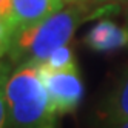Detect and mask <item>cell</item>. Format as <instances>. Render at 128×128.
Here are the masks:
<instances>
[{
	"label": "cell",
	"instance_id": "13",
	"mask_svg": "<svg viewBox=\"0 0 128 128\" xmlns=\"http://www.w3.org/2000/svg\"><path fill=\"white\" fill-rule=\"evenodd\" d=\"M96 2H126V0H96Z\"/></svg>",
	"mask_w": 128,
	"mask_h": 128
},
{
	"label": "cell",
	"instance_id": "2",
	"mask_svg": "<svg viewBox=\"0 0 128 128\" xmlns=\"http://www.w3.org/2000/svg\"><path fill=\"white\" fill-rule=\"evenodd\" d=\"M90 19L86 8L76 3L68 10H60L31 26L17 31L10 46V59L16 65L26 62L42 63L50 54L62 45H66L76 28Z\"/></svg>",
	"mask_w": 128,
	"mask_h": 128
},
{
	"label": "cell",
	"instance_id": "1",
	"mask_svg": "<svg viewBox=\"0 0 128 128\" xmlns=\"http://www.w3.org/2000/svg\"><path fill=\"white\" fill-rule=\"evenodd\" d=\"M5 96L10 128H57L59 114L42 82L39 63L26 62L11 70Z\"/></svg>",
	"mask_w": 128,
	"mask_h": 128
},
{
	"label": "cell",
	"instance_id": "4",
	"mask_svg": "<svg viewBox=\"0 0 128 128\" xmlns=\"http://www.w3.org/2000/svg\"><path fill=\"white\" fill-rule=\"evenodd\" d=\"M62 6L63 0H12L11 14L3 22L14 37L17 31L59 12Z\"/></svg>",
	"mask_w": 128,
	"mask_h": 128
},
{
	"label": "cell",
	"instance_id": "3",
	"mask_svg": "<svg viewBox=\"0 0 128 128\" xmlns=\"http://www.w3.org/2000/svg\"><path fill=\"white\" fill-rule=\"evenodd\" d=\"M39 71L54 111L59 116L74 113L85 94V86L79 74V68L51 70L39 63Z\"/></svg>",
	"mask_w": 128,
	"mask_h": 128
},
{
	"label": "cell",
	"instance_id": "10",
	"mask_svg": "<svg viewBox=\"0 0 128 128\" xmlns=\"http://www.w3.org/2000/svg\"><path fill=\"white\" fill-rule=\"evenodd\" d=\"M8 50H10V48H8V45H6L2 39H0V57H2L3 54H6V52H8Z\"/></svg>",
	"mask_w": 128,
	"mask_h": 128
},
{
	"label": "cell",
	"instance_id": "7",
	"mask_svg": "<svg viewBox=\"0 0 128 128\" xmlns=\"http://www.w3.org/2000/svg\"><path fill=\"white\" fill-rule=\"evenodd\" d=\"M40 65L51 68V70H68V68L77 66V63H76L74 52H72L71 46H68V43H66V45L59 46L57 50H54Z\"/></svg>",
	"mask_w": 128,
	"mask_h": 128
},
{
	"label": "cell",
	"instance_id": "9",
	"mask_svg": "<svg viewBox=\"0 0 128 128\" xmlns=\"http://www.w3.org/2000/svg\"><path fill=\"white\" fill-rule=\"evenodd\" d=\"M11 6H12V0H0V19L8 20V17L11 14Z\"/></svg>",
	"mask_w": 128,
	"mask_h": 128
},
{
	"label": "cell",
	"instance_id": "11",
	"mask_svg": "<svg viewBox=\"0 0 128 128\" xmlns=\"http://www.w3.org/2000/svg\"><path fill=\"white\" fill-rule=\"evenodd\" d=\"M110 128H128V119L126 120H122V122H117V124L111 125Z\"/></svg>",
	"mask_w": 128,
	"mask_h": 128
},
{
	"label": "cell",
	"instance_id": "8",
	"mask_svg": "<svg viewBox=\"0 0 128 128\" xmlns=\"http://www.w3.org/2000/svg\"><path fill=\"white\" fill-rule=\"evenodd\" d=\"M10 72H11L10 63L0 62V128H10L8 105H6V96H5V85Z\"/></svg>",
	"mask_w": 128,
	"mask_h": 128
},
{
	"label": "cell",
	"instance_id": "6",
	"mask_svg": "<svg viewBox=\"0 0 128 128\" xmlns=\"http://www.w3.org/2000/svg\"><path fill=\"white\" fill-rule=\"evenodd\" d=\"M100 119L108 126L128 119V70L100 105Z\"/></svg>",
	"mask_w": 128,
	"mask_h": 128
},
{
	"label": "cell",
	"instance_id": "5",
	"mask_svg": "<svg viewBox=\"0 0 128 128\" xmlns=\"http://www.w3.org/2000/svg\"><path fill=\"white\" fill-rule=\"evenodd\" d=\"M84 43L96 52H111L128 48V20L124 25H117L111 19L99 20L85 34Z\"/></svg>",
	"mask_w": 128,
	"mask_h": 128
},
{
	"label": "cell",
	"instance_id": "12",
	"mask_svg": "<svg viewBox=\"0 0 128 128\" xmlns=\"http://www.w3.org/2000/svg\"><path fill=\"white\" fill-rule=\"evenodd\" d=\"M63 2H68V3H82V2H84V0H63Z\"/></svg>",
	"mask_w": 128,
	"mask_h": 128
}]
</instances>
